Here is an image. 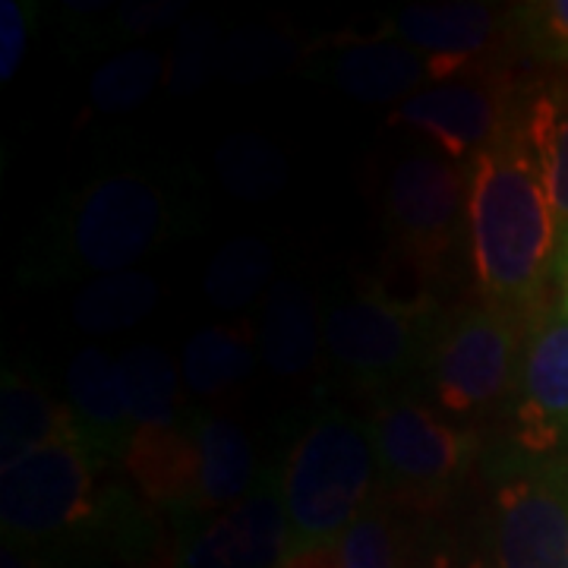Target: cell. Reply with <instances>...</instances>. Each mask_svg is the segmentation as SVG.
<instances>
[{"label": "cell", "mask_w": 568, "mask_h": 568, "mask_svg": "<svg viewBox=\"0 0 568 568\" xmlns=\"http://www.w3.org/2000/svg\"><path fill=\"white\" fill-rule=\"evenodd\" d=\"M467 246L484 304L537 323L559 282V234L525 104L503 136L470 162Z\"/></svg>", "instance_id": "6da1fadb"}, {"label": "cell", "mask_w": 568, "mask_h": 568, "mask_svg": "<svg viewBox=\"0 0 568 568\" xmlns=\"http://www.w3.org/2000/svg\"><path fill=\"white\" fill-rule=\"evenodd\" d=\"M174 200L149 174L118 171L89 183L41 227L26 260L32 278L118 275L168 241Z\"/></svg>", "instance_id": "7a4b0ae2"}, {"label": "cell", "mask_w": 568, "mask_h": 568, "mask_svg": "<svg viewBox=\"0 0 568 568\" xmlns=\"http://www.w3.org/2000/svg\"><path fill=\"white\" fill-rule=\"evenodd\" d=\"M379 487L373 426L328 410L306 426L284 467L287 549L338 544Z\"/></svg>", "instance_id": "3957f363"}, {"label": "cell", "mask_w": 568, "mask_h": 568, "mask_svg": "<svg viewBox=\"0 0 568 568\" xmlns=\"http://www.w3.org/2000/svg\"><path fill=\"white\" fill-rule=\"evenodd\" d=\"M530 325L484 301L436 320L424 361L426 379L433 402L452 424L467 426L511 407Z\"/></svg>", "instance_id": "277c9868"}, {"label": "cell", "mask_w": 568, "mask_h": 568, "mask_svg": "<svg viewBox=\"0 0 568 568\" xmlns=\"http://www.w3.org/2000/svg\"><path fill=\"white\" fill-rule=\"evenodd\" d=\"M102 462L89 452L77 426L63 429L26 458L0 470V525L3 544L39 547L63 537L111 528L114 499L102 496Z\"/></svg>", "instance_id": "5b68a950"}, {"label": "cell", "mask_w": 568, "mask_h": 568, "mask_svg": "<svg viewBox=\"0 0 568 568\" xmlns=\"http://www.w3.org/2000/svg\"><path fill=\"white\" fill-rule=\"evenodd\" d=\"M379 493L410 511H436L467 474L477 436L414 398H395L373 420Z\"/></svg>", "instance_id": "8992f818"}, {"label": "cell", "mask_w": 568, "mask_h": 568, "mask_svg": "<svg viewBox=\"0 0 568 568\" xmlns=\"http://www.w3.org/2000/svg\"><path fill=\"white\" fill-rule=\"evenodd\" d=\"M433 328L436 316L424 301H402L379 287H364L328 306L323 342L328 361L347 379L388 386L417 361H426Z\"/></svg>", "instance_id": "52a82bcc"}, {"label": "cell", "mask_w": 568, "mask_h": 568, "mask_svg": "<svg viewBox=\"0 0 568 568\" xmlns=\"http://www.w3.org/2000/svg\"><path fill=\"white\" fill-rule=\"evenodd\" d=\"M493 568H568V455L521 458L493 493Z\"/></svg>", "instance_id": "ba28073f"}, {"label": "cell", "mask_w": 568, "mask_h": 568, "mask_svg": "<svg viewBox=\"0 0 568 568\" xmlns=\"http://www.w3.org/2000/svg\"><path fill=\"white\" fill-rule=\"evenodd\" d=\"M470 168L433 152H414L395 164L386 186L392 244L417 275L433 278L467 224Z\"/></svg>", "instance_id": "9c48e42d"}, {"label": "cell", "mask_w": 568, "mask_h": 568, "mask_svg": "<svg viewBox=\"0 0 568 568\" xmlns=\"http://www.w3.org/2000/svg\"><path fill=\"white\" fill-rule=\"evenodd\" d=\"M521 104L506 63L487 61L455 80L414 92L392 111L388 123L424 133L452 162L462 164L474 162L489 142L499 140Z\"/></svg>", "instance_id": "30bf717a"}, {"label": "cell", "mask_w": 568, "mask_h": 568, "mask_svg": "<svg viewBox=\"0 0 568 568\" xmlns=\"http://www.w3.org/2000/svg\"><path fill=\"white\" fill-rule=\"evenodd\" d=\"M511 443L521 458L568 455V316L562 310H547L530 325L511 402Z\"/></svg>", "instance_id": "8fae6325"}, {"label": "cell", "mask_w": 568, "mask_h": 568, "mask_svg": "<svg viewBox=\"0 0 568 568\" xmlns=\"http://www.w3.org/2000/svg\"><path fill=\"white\" fill-rule=\"evenodd\" d=\"M284 556L287 511L282 493L268 484L190 530L171 568H282Z\"/></svg>", "instance_id": "7c38bea8"}, {"label": "cell", "mask_w": 568, "mask_h": 568, "mask_svg": "<svg viewBox=\"0 0 568 568\" xmlns=\"http://www.w3.org/2000/svg\"><path fill=\"white\" fill-rule=\"evenodd\" d=\"M511 26L508 13H499L493 3L455 0L433 7H407L392 32L402 44L420 51L429 61V82H446L462 77L477 63L496 61L493 48L506 39Z\"/></svg>", "instance_id": "4fadbf2b"}, {"label": "cell", "mask_w": 568, "mask_h": 568, "mask_svg": "<svg viewBox=\"0 0 568 568\" xmlns=\"http://www.w3.org/2000/svg\"><path fill=\"white\" fill-rule=\"evenodd\" d=\"M123 470L152 508L193 515L200 496V443L193 420L136 426Z\"/></svg>", "instance_id": "5bb4252c"}, {"label": "cell", "mask_w": 568, "mask_h": 568, "mask_svg": "<svg viewBox=\"0 0 568 568\" xmlns=\"http://www.w3.org/2000/svg\"><path fill=\"white\" fill-rule=\"evenodd\" d=\"M63 386H67L63 392L67 410L89 452L102 465L118 462V458L123 462L136 426L130 420V410L123 402L118 361L102 347H82L67 366Z\"/></svg>", "instance_id": "9a60e30c"}, {"label": "cell", "mask_w": 568, "mask_h": 568, "mask_svg": "<svg viewBox=\"0 0 568 568\" xmlns=\"http://www.w3.org/2000/svg\"><path fill=\"white\" fill-rule=\"evenodd\" d=\"M320 347L325 342L313 294L294 278H278L263 306L260 351L265 366L284 379L304 376L316 364Z\"/></svg>", "instance_id": "2e32d148"}, {"label": "cell", "mask_w": 568, "mask_h": 568, "mask_svg": "<svg viewBox=\"0 0 568 568\" xmlns=\"http://www.w3.org/2000/svg\"><path fill=\"white\" fill-rule=\"evenodd\" d=\"M525 121L540 159L559 234V282H568V77L540 82L525 99Z\"/></svg>", "instance_id": "e0dca14e"}, {"label": "cell", "mask_w": 568, "mask_h": 568, "mask_svg": "<svg viewBox=\"0 0 568 568\" xmlns=\"http://www.w3.org/2000/svg\"><path fill=\"white\" fill-rule=\"evenodd\" d=\"M200 443V496L196 511H224L244 503L256 484V452L246 429L227 417H196Z\"/></svg>", "instance_id": "ac0fdd59"}, {"label": "cell", "mask_w": 568, "mask_h": 568, "mask_svg": "<svg viewBox=\"0 0 568 568\" xmlns=\"http://www.w3.org/2000/svg\"><path fill=\"white\" fill-rule=\"evenodd\" d=\"M332 77L361 102H392L429 82V61L402 41H364L335 58Z\"/></svg>", "instance_id": "d6986e66"}, {"label": "cell", "mask_w": 568, "mask_h": 568, "mask_svg": "<svg viewBox=\"0 0 568 568\" xmlns=\"http://www.w3.org/2000/svg\"><path fill=\"white\" fill-rule=\"evenodd\" d=\"M253 325H205L183 347V386L196 398H219L244 383L253 373Z\"/></svg>", "instance_id": "ffe728a7"}, {"label": "cell", "mask_w": 568, "mask_h": 568, "mask_svg": "<svg viewBox=\"0 0 568 568\" xmlns=\"http://www.w3.org/2000/svg\"><path fill=\"white\" fill-rule=\"evenodd\" d=\"M121 392L133 426H168L181 417V373L159 345H133L118 357Z\"/></svg>", "instance_id": "44dd1931"}, {"label": "cell", "mask_w": 568, "mask_h": 568, "mask_svg": "<svg viewBox=\"0 0 568 568\" xmlns=\"http://www.w3.org/2000/svg\"><path fill=\"white\" fill-rule=\"evenodd\" d=\"M73 426L67 405H54L20 373H3L0 392V467L13 465Z\"/></svg>", "instance_id": "7402d4cb"}, {"label": "cell", "mask_w": 568, "mask_h": 568, "mask_svg": "<svg viewBox=\"0 0 568 568\" xmlns=\"http://www.w3.org/2000/svg\"><path fill=\"white\" fill-rule=\"evenodd\" d=\"M162 301V287L145 272H118V275H102L92 284H85L77 301H73V323L89 335H114L126 332Z\"/></svg>", "instance_id": "603a6c76"}, {"label": "cell", "mask_w": 568, "mask_h": 568, "mask_svg": "<svg viewBox=\"0 0 568 568\" xmlns=\"http://www.w3.org/2000/svg\"><path fill=\"white\" fill-rule=\"evenodd\" d=\"M275 253L265 237H234L215 250L203 272V297L222 313H237L250 306L272 275Z\"/></svg>", "instance_id": "cb8c5ba5"}, {"label": "cell", "mask_w": 568, "mask_h": 568, "mask_svg": "<svg viewBox=\"0 0 568 568\" xmlns=\"http://www.w3.org/2000/svg\"><path fill=\"white\" fill-rule=\"evenodd\" d=\"M215 171L224 190L246 203H263L278 196L287 183V162L275 142L256 133H234L215 152Z\"/></svg>", "instance_id": "d4e9b609"}, {"label": "cell", "mask_w": 568, "mask_h": 568, "mask_svg": "<svg viewBox=\"0 0 568 568\" xmlns=\"http://www.w3.org/2000/svg\"><path fill=\"white\" fill-rule=\"evenodd\" d=\"M168 63L159 51L136 48L104 61L89 80V104L102 114H121L142 104L164 80Z\"/></svg>", "instance_id": "484cf974"}, {"label": "cell", "mask_w": 568, "mask_h": 568, "mask_svg": "<svg viewBox=\"0 0 568 568\" xmlns=\"http://www.w3.org/2000/svg\"><path fill=\"white\" fill-rule=\"evenodd\" d=\"M515 39L528 48L534 58L568 67V0H537L511 7Z\"/></svg>", "instance_id": "4316f807"}, {"label": "cell", "mask_w": 568, "mask_h": 568, "mask_svg": "<svg viewBox=\"0 0 568 568\" xmlns=\"http://www.w3.org/2000/svg\"><path fill=\"white\" fill-rule=\"evenodd\" d=\"M345 568H402V530L383 508L364 515L338 540Z\"/></svg>", "instance_id": "83f0119b"}, {"label": "cell", "mask_w": 568, "mask_h": 568, "mask_svg": "<svg viewBox=\"0 0 568 568\" xmlns=\"http://www.w3.org/2000/svg\"><path fill=\"white\" fill-rule=\"evenodd\" d=\"M222 63V48H219V26L209 20H193L183 29L178 51L168 63L164 85L178 95L203 89L215 67Z\"/></svg>", "instance_id": "f1b7e54d"}, {"label": "cell", "mask_w": 568, "mask_h": 568, "mask_svg": "<svg viewBox=\"0 0 568 568\" xmlns=\"http://www.w3.org/2000/svg\"><path fill=\"white\" fill-rule=\"evenodd\" d=\"M282 39H272L268 32H244L222 44V67L234 82L263 80L282 61Z\"/></svg>", "instance_id": "f546056e"}, {"label": "cell", "mask_w": 568, "mask_h": 568, "mask_svg": "<svg viewBox=\"0 0 568 568\" xmlns=\"http://www.w3.org/2000/svg\"><path fill=\"white\" fill-rule=\"evenodd\" d=\"M29 36V17L20 0L0 3V80L10 82L20 70Z\"/></svg>", "instance_id": "4dcf8cb0"}, {"label": "cell", "mask_w": 568, "mask_h": 568, "mask_svg": "<svg viewBox=\"0 0 568 568\" xmlns=\"http://www.w3.org/2000/svg\"><path fill=\"white\" fill-rule=\"evenodd\" d=\"M183 3H171V0H155V3H130V7H121L118 13V22H121L123 36H145V32H155V29H164L168 22L181 20L183 17Z\"/></svg>", "instance_id": "1f68e13d"}, {"label": "cell", "mask_w": 568, "mask_h": 568, "mask_svg": "<svg viewBox=\"0 0 568 568\" xmlns=\"http://www.w3.org/2000/svg\"><path fill=\"white\" fill-rule=\"evenodd\" d=\"M282 568H345L338 544H323V547L287 549Z\"/></svg>", "instance_id": "d6a6232c"}, {"label": "cell", "mask_w": 568, "mask_h": 568, "mask_svg": "<svg viewBox=\"0 0 568 568\" xmlns=\"http://www.w3.org/2000/svg\"><path fill=\"white\" fill-rule=\"evenodd\" d=\"M0 568H54L51 562H44L39 552L32 549L17 547V544H3L0 549Z\"/></svg>", "instance_id": "836d02e7"}, {"label": "cell", "mask_w": 568, "mask_h": 568, "mask_svg": "<svg viewBox=\"0 0 568 568\" xmlns=\"http://www.w3.org/2000/svg\"><path fill=\"white\" fill-rule=\"evenodd\" d=\"M414 568H452V559H448V552H433V556H426L424 562L420 566H414Z\"/></svg>", "instance_id": "e575fe53"}, {"label": "cell", "mask_w": 568, "mask_h": 568, "mask_svg": "<svg viewBox=\"0 0 568 568\" xmlns=\"http://www.w3.org/2000/svg\"><path fill=\"white\" fill-rule=\"evenodd\" d=\"M559 310L568 316V282L562 284V301H559Z\"/></svg>", "instance_id": "d590c367"}, {"label": "cell", "mask_w": 568, "mask_h": 568, "mask_svg": "<svg viewBox=\"0 0 568 568\" xmlns=\"http://www.w3.org/2000/svg\"><path fill=\"white\" fill-rule=\"evenodd\" d=\"M465 568H487V562H484V559L477 556V559H470V562H467Z\"/></svg>", "instance_id": "8d00e7d4"}]
</instances>
